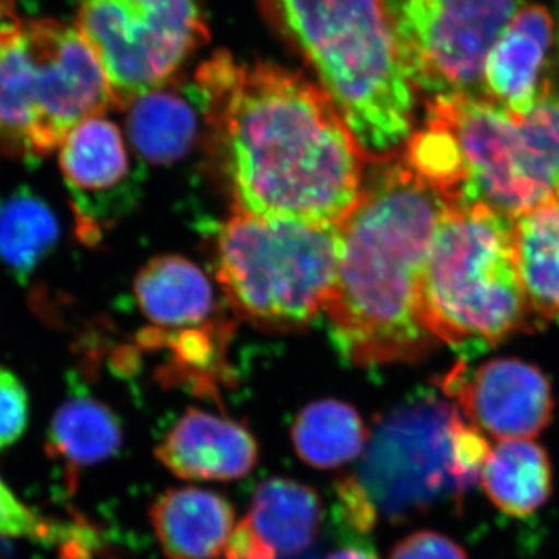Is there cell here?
Listing matches in <instances>:
<instances>
[{"instance_id":"6da1fadb","label":"cell","mask_w":559,"mask_h":559,"mask_svg":"<svg viewBox=\"0 0 559 559\" xmlns=\"http://www.w3.org/2000/svg\"><path fill=\"white\" fill-rule=\"evenodd\" d=\"M191 91L237 213L341 226L356 207L367 160L319 84L218 51Z\"/></svg>"},{"instance_id":"7a4b0ae2","label":"cell","mask_w":559,"mask_h":559,"mask_svg":"<svg viewBox=\"0 0 559 559\" xmlns=\"http://www.w3.org/2000/svg\"><path fill=\"white\" fill-rule=\"evenodd\" d=\"M373 165L340 226L336 277L325 304L337 348L358 366L411 362L437 344L419 319L418 288L451 201L403 154Z\"/></svg>"},{"instance_id":"3957f363","label":"cell","mask_w":559,"mask_h":559,"mask_svg":"<svg viewBox=\"0 0 559 559\" xmlns=\"http://www.w3.org/2000/svg\"><path fill=\"white\" fill-rule=\"evenodd\" d=\"M272 31L305 61L367 164L396 156L414 127L415 87L385 0H259Z\"/></svg>"},{"instance_id":"277c9868","label":"cell","mask_w":559,"mask_h":559,"mask_svg":"<svg viewBox=\"0 0 559 559\" xmlns=\"http://www.w3.org/2000/svg\"><path fill=\"white\" fill-rule=\"evenodd\" d=\"M514 224L481 202L450 201L433 231L419 280V319L462 362L520 333L532 318Z\"/></svg>"},{"instance_id":"5b68a950","label":"cell","mask_w":559,"mask_h":559,"mask_svg":"<svg viewBox=\"0 0 559 559\" xmlns=\"http://www.w3.org/2000/svg\"><path fill=\"white\" fill-rule=\"evenodd\" d=\"M112 106L105 70L76 25L0 7V154L47 156L80 121Z\"/></svg>"},{"instance_id":"8992f818","label":"cell","mask_w":559,"mask_h":559,"mask_svg":"<svg viewBox=\"0 0 559 559\" xmlns=\"http://www.w3.org/2000/svg\"><path fill=\"white\" fill-rule=\"evenodd\" d=\"M340 226L237 213L218 238V280L234 310L272 326H299L325 308L336 277Z\"/></svg>"},{"instance_id":"52a82bcc","label":"cell","mask_w":559,"mask_h":559,"mask_svg":"<svg viewBox=\"0 0 559 559\" xmlns=\"http://www.w3.org/2000/svg\"><path fill=\"white\" fill-rule=\"evenodd\" d=\"M75 25L119 109L165 86L209 39L197 0H76Z\"/></svg>"},{"instance_id":"ba28073f","label":"cell","mask_w":559,"mask_h":559,"mask_svg":"<svg viewBox=\"0 0 559 559\" xmlns=\"http://www.w3.org/2000/svg\"><path fill=\"white\" fill-rule=\"evenodd\" d=\"M463 419L459 404L433 388L418 389L381 419L355 476L388 516L404 520L444 496L457 499L452 448Z\"/></svg>"},{"instance_id":"9c48e42d","label":"cell","mask_w":559,"mask_h":559,"mask_svg":"<svg viewBox=\"0 0 559 559\" xmlns=\"http://www.w3.org/2000/svg\"><path fill=\"white\" fill-rule=\"evenodd\" d=\"M401 60L414 87L477 94L496 40L518 0H385Z\"/></svg>"},{"instance_id":"30bf717a","label":"cell","mask_w":559,"mask_h":559,"mask_svg":"<svg viewBox=\"0 0 559 559\" xmlns=\"http://www.w3.org/2000/svg\"><path fill=\"white\" fill-rule=\"evenodd\" d=\"M441 389L457 399L468 421L502 440L539 436L554 414L549 378L521 359L489 360L473 370L460 362Z\"/></svg>"},{"instance_id":"8fae6325","label":"cell","mask_w":559,"mask_h":559,"mask_svg":"<svg viewBox=\"0 0 559 559\" xmlns=\"http://www.w3.org/2000/svg\"><path fill=\"white\" fill-rule=\"evenodd\" d=\"M58 162L72 194L79 235L84 242L98 240L103 224L124 210V187L131 159L123 135L105 116L80 121L58 148Z\"/></svg>"},{"instance_id":"7c38bea8","label":"cell","mask_w":559,"mask_h":559,"mask_svg":"<svg viewBox=\"0 0 559 559\" xmlns=\"http://www.w3.org/2000/svg\"><path fill=\"white\" fill-rule=\"evenodd\" d=\"M154 454L179 479L230 481L257 465L259 443L245 426L191 409L165 433Z\"/></svg>"},{"instance_id":"4fadbf2b","label":"cell","mask_w":559,"mask_h":559,"mask_svg":"<svg viewBox=\"0 0 559 559\" xmlns=\"http://www.w3.org/2000/svg\"><path fill=\"white\" fill-rule=\"evenodd\" d=\"M551 33L549 11L540 5H524L496 40L485 62V84L502 108L525 116L538 102Z\"/></svg>"},{"instance_id":"5bb4252c","label":"cell","mask_w":559,"mask_h":559,"mask_svg":"<svg viewBox=\"0 0 559 559\" xmlns=\"http://www.w3.org/2000/svg\"><path fill=\"white\" fill-rule=\"evenodd\" d=\"M150 521L165 559H218L235 528V509L219 492L175 488L154 499Z\"/></svg>"},{"instance_id":"9a60e30c","label":"cell","mask_w":559,"mask_h":559,"mask_svg":"<svg viewBox=\"0 0 559 559\" xmlns=\"http://www.w3.org/2000/svg\"><path fill=\"white\" fill-rule=\"evenodd\" d=\"M140 310L157 330H183L207 322L213 289L204 272L178 255L151 260L134 283Z\"/></svg>"},{"instance_id":"2e32d148","label":"cell","mask_w":559,"mask_h":559,"mask_svg":"<svg viewBox=\"0 0 559 559\" xmlns=\"http://www.w3.org/2000/svg\"><path fill=\"white\" fill-rule=\"evenodd\" d=\"M121 443L123 429L116 414L90 393L73 388L51 418L46 450L51 460L62 463L73 488L80 469L114 457Z\"/></svg>"},{"instance_id":"e0dca14e","label":"cell","mask_w":559,"mask_h":559,"mask_svg":"<svg viewBox=\"0 0 559 559\" xmlns=\"http://www.w3.org/2000/svg\"><path fill=\"white\" fill-rule=\"evenodd\" d=\"M246 520L277 557L310 549L323 524L322 498L300 481L272 477L257 487Z\"/></svg>"},{"instance_id":"ac0fdd59","label":"cell","mask_w":559,"mask_h":559,"mask_svg":"<svg viewBox=\"0 0 559 559\" xmlns=\"http://www.w3.org/2000/svg\"><path fill=\"white\" fill-rule=\"evenodd\" d=\"M480 481L500 511L525 518L549 500L554 471L549 455L535 441L502 440L489 452Z\"/></svg>"},{"instance_id":"d6986e66","label":"cell","mask_w":559,"mask_h":559,"mask_svg":"<svg viewBox=\"0 0 559 559\" xmlns=\"http://www.w3.org/2000/svg\"><path fill=\"white\" fill-rule=\"evenodd\" d=\"M514 241L532 318L559 323V200L521 216Z\"/></svg>"},{"instance_id":"ffe728a7","label":"cell","mask_w":559,"mask_h":559,"mask_svg":"<svg viewBox=\"0 0 559 559\" xmlns=\"http://www.w3.org/2000/svg\"><path fill=\"white\" fill-rule=\"evenodd\" d=\"M128 135L151 164H171L187 156L200 131L197 110L179 92L162 86L127 108Z\"/></svg>"},{"instance_id":"44dd1931","label":"cell","mask_w":559,"mask_h":559,"mask_svg":"<svg viewBox=\"0 0 559 559\" xmlns=\"http://www.w3.org/2000/svg\"><path fill=\"white\" fill-rule=\"evenodd\" d=\"M60 237L53 210L32 191H16L0 202V264L20 282L49 259Z\"/></svg>"},{"instance_id":"7402d4cb","label":"cell","mask_w":559,"mask_h":559,"mask_svg":"<svg viewBox=\"0 0 559 559\" xmlns=\"http://www.w3.org/2000/svg\"><path fill=\"white\" fill-rule=\"evenodd\" d=\"M366 425L358 412L337 400H320L305 407L293 426V443L305 463L334 469L353 462L367 447Z\"/></svg>"},{"instance_id":"603a6c76","label":"cell","mask_w":559,"mask_h":559,"mask_svg":"<svg viewBox=\"0 0 559 559\" xmlns=\"http://www.w3.org/2000/svg\"><path fill=\"white\" fill-rule=\"evenodd\" d=\"M518 119L528 150L549 173L559 193V94L544 87L533 109Z\"/></svg>"},{"instance_id":"cb8c5ba5","label":"cell","mask_w":559,"mask_h":559,"mask_svg":"<svg viewBox=\"0 0 559 559\" xmlns=\"http://www.w3.org/2000/svg\"><path fill=\"white\" fill-rule=\"evenodd\" d=\"M64 532H58L49 522L28 510L0 479V536L57 540Z\"/></svg>"},{"instance_id":"d4e9b609","label":"cell","mask_w":559,"mask_h":559,"mask_svg":"<svg viewBox=\"0 0 559 559\" xmlns=\"http://www.w3.org/2000/svg\"><path fill=\"white\" fill-rule=\"evenodd\" d=\"M27 423V390L13 371L0 367V450L21 439Z\"/></svg>"},{"instance_id":"484cf974","label":"cell","mask_w":559,"mask_h":559,"mask_svg":"<svg viewBox=\"0 0 559 559\" xmlns=\"http://www.w3.org/2000/svg\"><path fill=\"white\" fill-rule=\"evenodd\" d=\"M389 559H468L454 539L432 530H419L399 540Z\"/></svg>"},{"instance_id":"4316f807","label":"cell","mask_w":559,"mask_h":559,"mask_svg":"<svg viewBox=\"0 0 559 559\" xmlns=\"http://www.w3.org/2000/svg\"><path fill=\"white\" fill-rule=\"evenodd\" d=\"M345 521L360 533H369L378 522V507L355 474L342 477L336 484Z\"/></svg>"},{"instance_id":"83f0119b","label":"cell","mask_w":559,"mask_h":559,"mask_svg":"<svg viewBox=\"0 0 559 559\" xmlns=\"http://www.w3.org/2000/svg\"><path fill=\"white\" fill-rule=\"evenodd\" d=\"M224 554L227 559H277L275 551L261 540L246 518L235 525Z\"/></svg>"},{"instance_id":"f1b7e54d","label":"cell","mask_w":559,"mask_h":559,"mask_svg":"<svg viewBox=\"0 0 559 559\" xmlns=\"http://www.w3.org/2000/svg\"><path fill=\"white\" fill-rule=\"evenodd\" d=\"M325 559H378L377 555L371 554L369 550L362 549H341L333 551Z\"/></svg>"},{"instance_id":"f546056e","label":"cell","mask_w":559,"mask_h":559,"mask_svg":"<svg viewBox=\"0 0 559 559\" xmlns=\"http://www.w3.org/2000/svg\"><path fill=\"white\" fill-rule=\"evenodd\" d=\"M558 38H559V35H558Z\"/></svg>"}]
</instances>
